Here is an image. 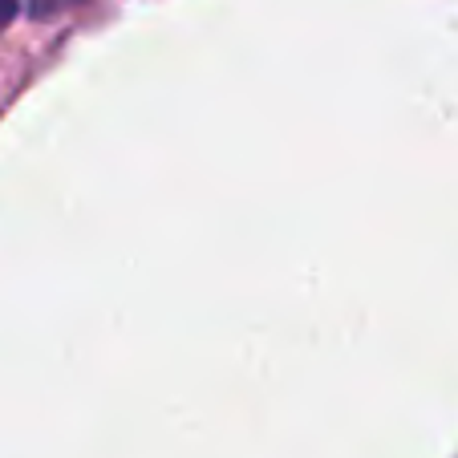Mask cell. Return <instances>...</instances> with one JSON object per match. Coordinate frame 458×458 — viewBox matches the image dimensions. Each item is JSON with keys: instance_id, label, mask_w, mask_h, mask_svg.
Listing matches in <instances>:
<instances>
[{"instance_id": "1", "label": "cell", "mask_w": 458, "mask_h": 458, "mask_svg": "<svg viewBox=\"0 0 458 458\" xmlns=\"http://www.w3.org/2000/svg\"><path fill=\"white\" fill-rule=\"evenodd\" d=\"M21 13V0H0V33L13 25V17Z\"/></svg>"}]
</instances>
